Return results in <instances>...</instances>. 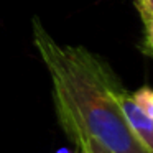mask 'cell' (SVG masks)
Here are the masks:
<instances>
[{
  "label": "cell",
  "mask_w": 153,
  "mask_h": 153,
  "mask_svg": "<svg viewBox=\"0 0 153 153\" xmlns=\"http://www.w3.org/2000/svg\"><path fill=\"white\" fill-rule=\"evenodd\" d=\"M119 109L132 135L146 152L153 153V117L146 115L137 105L135 100L132 99V94L127 89L119 94Z\"/></svg>",
  "instance_id": "cell-2"
},
{
  "label": "cell",
  "mask_w": 153,
  "mask_h": 153,
  "mask_svg": "<svg viewBox=\"0 0 153 153\" xmlns=\"http://www.w3.org/2000/svg\"><path fill=\"white\" fill-rule=\"evenodd\" d=\"M132 94V99L135 100V104L146 114V115L153 117V91L148 86H142L140 89H137Z\"/></svg>",
  "instance_id": "cell-4"
},
{
  "label": "cell",
  "mask_w": 153,
  "mask_h": 153,
  "mask_svg": "<svg viewBox=\"0 0 153 153\" xmlns=\"http://www.w3.org/2000/svg\"><path fill=\"white\" fill-rule=\"evenodd\" d=\"M56 153H73L69 148H59V150H56Z\"/></svg>",
  "instance_id": "cell-5"
},
{
  "label": "cell",
  "mask_w": 153,
  "mask_h": 153,
  "mask_svg": "<svg viewBox=\"0 0 153 153\" xmlns=\"http://www.w3.org/2000/svg\"><path fill=\"white\" fill-rule=\"evenodd\" d=\"M71 140L77 146L79 153H112L109 148H105L104 145H100L99 142H96L87 135H74L71 137Z\"/></svg>",
  "instance_id": "cell-3"
},
{
  "label": "cell",
  "mask_w": 153,
  "mask_h": 153,
  "mask_svg": "<svg viewBox=\"0 0 153 153\" xmlns=\"http://www.w3.org/2000/svg\"><path fill=\"white\" fill-rule=\"evenodd\" d=\"M31 31L63 132L69 138L87 135L112 153H150L123 122L119 94L125 87L107 61L84 46L58 43L38 17L31 20Z\"/></svg>",
  "instance_id": "cell-1"
}]
</instances>
